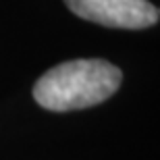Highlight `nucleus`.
I'll return each instance as SVG.
<instances>
[{
	"instance_id": "nucleus-1",
	"label": "nucleus",
	"mask_w": 160,
	"mask_h": 160,
	"mask_svg": "<svg viewBox=\"0 0 160 160\" xmlns=\"http://www.w3.org/2000/svg\"><path fill=\"white\" fill-rule=\"evenodd\" d=\"M123 73L102 58L69 60L46 71L33 85V98L42 108L65 112L89 108L108 100L119 89Z\"/></svg>"
},
{
	"instance_id": "nucleus-2",
	"label": "nucleus",
	"mask_w": 160,
	"mask_h": 160,
	"mask_svg": "<svg viewBox=\"0 0 160 160\" xmlns=\"http://www.w3.org/2000/svg\"><path fill=\"white\" fill-rule=\"evenodd\" d=\"M77 17L106 27L143 29L158 23L160 12L148 0H65Z\"/></svg>"
}]
</instances>
